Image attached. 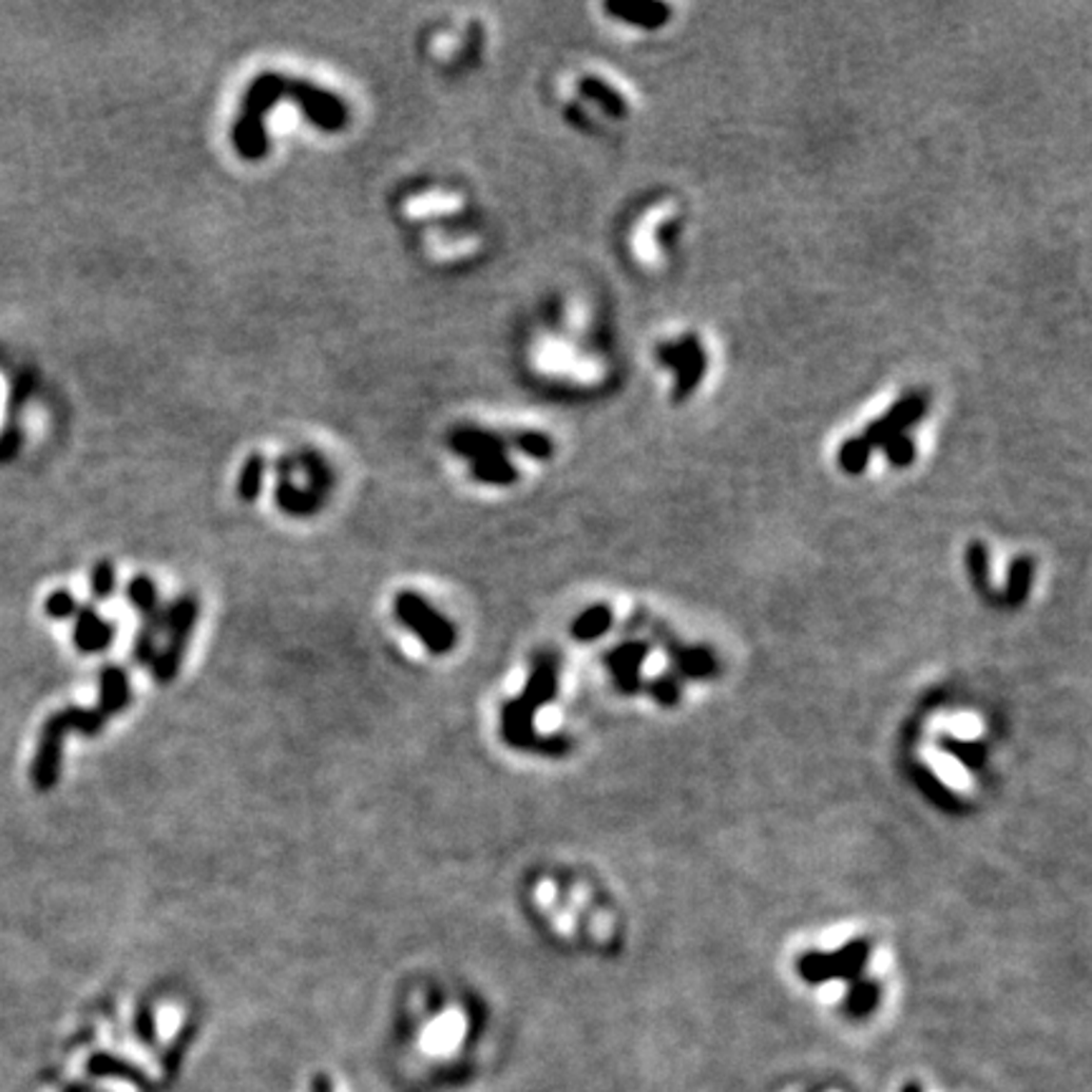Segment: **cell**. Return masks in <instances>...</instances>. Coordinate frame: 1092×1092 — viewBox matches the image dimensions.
Returning <instances> with one entry per match:
<instances>
[{
    "instance_id": "cell-1",
    "label": "cell",
    "mask_w": 1092,
    "mask_h": 1092,
    "mask_svg": "<svg viewBox=\"0 0 1092 1092\" xmlns=\"http://www.w3.org/2000/svg\"><path fill=\"white\" fill-rule=\"evenodd\" d=\"M286 79L289 76L276 72L258 74L243 94L241 114L233 124V147L243 159L255 162L268 155L266 117L279 101L286 99Z\"/></svg>"
},
{
    "instance_id": "cell-2",
    "label": "cell",
    "mask_w": 1092,
    "mask_h": 1092,
    "mask_svg": "<svg viewBox=\"0 0 1092 1092\" xmlns=\"http://www.w3.org/2000/svg\"><path fill=\"white\" fill-rule=\"evenodd\" d=\"M392 607H395V617H398L400 622L405 625V628L425 645L427 653L448 655L451 650L456 648V640H458L456 625H453L445 615H440L436 607L427 602L425 597H420L418 592H410V590L398 592Z\"/></svg>"
},
{
    "instance_id": "cell-3",
    "label": "cell",
    "mask_w": 1092,
    "mask_h": 1092,
    "mask_svg": "<svg viewBox=\"0 0 1092 1092\" xmlns=\"http://www.w3.org/2000/svg\"><path fill=\"white\" fill-rule=\"evenodd\" d=\"M197 612H200V607H197V599L193 595L177 597L168 607V622H165L168 645L152 660V675H155L157 683L175 681V675L180 673L185 650H188V643L193 637L197 622Z\"/></svg>"
},
{
    "instance_id": "cell-4",
    "label": "cell",
    "mask_w": 1092,
    "mask_h": 1092,
    "mask_svg": "<svg viewBox=\"0 0 1092 1092\" xmlns=\"http://www.w3.org/2000/svg\"><path fill=\"white\" fill-rule=\"evenodd\" d=\"M867 961H870V943L865 938H855V941L845 943L835 954L809 951V954H804L797 961V971H800L802 981L807 983H825L835 979L858 981Z\"/></svg>"
},
{
    "instance_id": "cell-5",
    "label": "cell",
    "mask_w": 1092,
    "mask_h": 1092,
    "mask_svg": "<svg viewBox=\"0 0 1092 1092\" xmlns=\"http://www.w3.org/2000/svg\"><path fill=\"white\" fill-rule=\"evenodd\" d=\"M536 711L523 704L521 698H511L501 706V739L516 751H534L541 756H567L572 741L564 736L541 739L534 728Z\"/></svg>"
},
{
    "instance_id": "cell-6",
    "label": "cell",
    "mask_w": 1092,
    "mask_h": 1092,
    "mask_svg": "<svg viewBox=\"0 0 1092 1092\" xmlns=\"http://www.w3.org/2000/svg\"><path fill=\"white\" fill-rule=\"evenodd\" d=\"M286 99L302 110V114L317 130L342 132L349 121L347 104L329 89L311 84L306 79H286Z\"/></svg>"
},
{
    "instance_id": "cell-7",
    "label": "cell",
    "mask_w": 1092,
    "mask_h": 1092,
    "mask_svg": "<svg viewBox=\"0 0 1092 1092\" xmlns=\"http://www.w3.org/2000/svg\"><path fill=\"white\" fill-rule=\"evenodd\" d=\"M925 407H928V398H925L923 392L905 395V398H900L883 418L873 420V423L865 427L862 440H865L870 448H883L887 440L903 436L905 427L916 425L925 415Z\"/></svg>"
},
{
    "instance_id": "cell-8",
    "label": "cell",
    "mask_w": 1092,
    "mask_h": 1092,
    "mask_svg": "<svg viewBox=\"0 0 1092 1092\" xmlns=\"http://www.w3.org/2000/svg\"><path fill=\"white\" fill-rule=\"evenodd\" d=\"M63 739H66V728L61 726V721L56 719V713H54V716H49V721L41 728V739H38L34 764H31V779H34V787L38 791H49L56 782H59Z\"/></svg>"
},
{
    "instance_id": "cell-9",
    "label": "cell",
    "mask_w": 1092,
    "mask_h": 1092,
    "mask_svg": "<svg viewBox=\"0 0 1092 1092\" xmlns=\"http://www.w3.org/2000/svg\"><path fill=\"white\" fill-rule=\"evenodd\" d=\"M648 653H650L648 643L630 640V643L615 645V648L605 655V666L610 668V675H612V681H615L619 693L632 695V693L640 691V686H643L640 668H643V660L648 657Z\"/></svg>"
},
{
    "instance_id": "cell-10",
    "label": "cell",
    "mask_w": 1092,
    "mask_h": 1092,
    "mask_svg": "<svg viewBox=\"0 0 1092 1092\" xmlns=\"http://www.w3.org/2000/svg\"><path fill=\"white\" fill-rule=\"evenodd\" d=\"M559 693V660L557 655L552 653H539L534 655L532 673H529L526 686H523V693L519 698L534 711H539L541 706L552 704Z\"/></svg>"
},
{
    "instance_id": "cell-11",
    "label": "cell",
    "mask_w": 1092,
    "mask_h": 1092,
    "mask_svg": "<svg viewBox=\"0 0 1092 1092\" xmlns=\"http://www.w3.org/2000/svg\"><path fill=\"white\" fill-rule=\"evenodd\" d=\"M114 640V625L99 617V612L92 605H84L76 612L74 625V645L79 653L94 655L104 653Z\"/></svg>"
},
{
    "instance_id": "cell-12",
    "label": "cell",
    "mask_w": 1092,
    "mask_h": 1092,
    "mask_svg": "<svg viewBox=\"0 0 1092 1092\" xmlns=\"http://www.w3.org/2000/svg\"><path fill=\"white\" fill-rule=\"evenodd\" d=\"M279 483H276V503L284 514L289 516H311L317 514L319 506H322V498L311 494L309 488H299L293 485L291 474H293V461L291 458H281L279 465Z\"/></svg>"
},
{
    "instance_id": "cell-13",
    "label": "cell",
    "mask_w": 1092,
    "mask_h": 1092,
    "mask_svg": "<svg viewBox=\"0 0 1092 1092\" xmlns=\"http://www.w3.org/2000/svg\"><path fill=\"white\" fill-rule=\"evenodd\" d=\"M451 448L458 453V456L471 458V463L483 461V458L503 456L506 453V438L498 436V433L483 430V427H458L451 436Z\"/></svg>"
},
{
    "instance_id": "cell-14",
    "label": "cell",
    "mask_w": 1092,
    "mask_h": 1092,
    "mask_svg": "<svg viewBox=\"0 0 1092 1092\" xmlns=\"http://www.w3.org/2000/svg\"><path fill=\"white\" fill-rule=\"evenodd\" d=\"M605 11L610 16L619 18V21L640 25V28H660V25L668 23L670 8L666 3H655V0H622V3H605Z\"/></svg>"
},
{
    "instance_id": "cell-15",
    "label": "cell",
    "mask_w": 1092,
    "mask_h": 1092,
    "mask_svg": "<svg viewBox=\"0 0 1092 1092\" xmlns=\"http://www.w3.org/2000/svg\"><path fill=\"white\" fill-rule=\"evenodd\" d=\"M132 701L130 675L119 666H107L99 673V708L107 716H117Z\"/></svg>"
},
{
    "instance_id": "cell-16",
    "label": "cell",
    "mask_w": 1092,
    "mask_h": 1092,
    "mask_svg": "<svg viewBox=\"0 0 1092 1092\" xmlns=\"http://www.w3.org/2000/svg\"><path fill=\"white\" fill-rule=\"evenodd\" d=\"M668 653L688 678H713L719 673L716 657L706 648H683V645L670 643Z\"/></svg>"
},
{
    "instance_id": "cell-17",
    "label": "cell",
    "mask_w": 1092,
    "mask_h": 1092,
    "mask_svg": "<svg viewBox=\"0 0 1092 1092\" xmlns=\"http://www.w3.org/2000/svg\"><path fill=\"white\" fill-rule=\"evenodd\" d=\"M579 94L590 101H595L599 110H605L610 117H625L628 114V101L622 99V94L617 89H612L607 81L599 79V76H582L579 79Z\"/></svg>"
},
{
    "instance_id": "cell-18",
    "label": "cell",
    "mask_w": 1092,
    "mask_h": 1092,
    "mask_svg": "<svg viewBox=\"0 0 1092 1092\" xmlns=\"http://www.w3.org/2000/svg\"><path fill=\"white\" fill-rule=\"evenodd\" d=\"M56 719L61 721V726L66 728V733L76 731V733H81V736H99V733L104 731L107 721H110V716H107L99 706H94V708L69 706V708H63V711H56Z\"/></svg>"
},
{
    "instance_id": "cell-19",
    "label": "cell",
    "mask_w": 1092,
    "mask_h": 1092,
    "mask_svg": "<svg viewBox=\"0 0 1092 1092\" xmlns=\"http://www.w3.org/2000/svg\"><path fill=\"white\" fill-rule=\"evenodd\" d=\"M612 607L610 605H592L582 615L572 622V637L579 643H592L602 637L612 628Z\"/></svg>"
},
{
    "instance_id": "cell-20",
    "label": "cell",
    "mask_w": 1092,
    "mask_h": 1092,
    "mask_svg": "<svg viewBox=\"0 0 1092 1092\" xmlns=\"http://www.w3.org/2000/svg\"><path fill=\"white\" fill-rule=\"evenodd\" d=\"M880 1004V983L873 979H858L849 986L845 1009L852 1019H865Z\"/></svg>"
},
{
    "instance_id": "cell-21",
    "label": "cell",
    "mask_w": 1092,
    "mask_h": 1092,
    "mask_svg": "<svg viewBox=\"0 0 1092 1092\" xmlns=\"http://www.w3.org/2000/svg\"><path fill=\"white\" fill-rule=\"evenodd\" d=\"M471 476L488 485H511L519 481V471H516V465L506 456L483 458V461L471 463Z\"/></svg>"
},
{
    "instance_id": "cell-22",
    "label": "cell",
    "mask_w": 1092,
    "mask_h": 1092,
    "mask_svg": "<svg viewBox=\"0 0 1092 1092\" xmlns=\"http://www.w3.org/2000/svg\"><path fill=\"white\" fill-rule=\"evenodd\" d=\"M1032 579H1034V561L1030 557L1014 559L1012 564H1009V574H1007V590H1004L1007 602L1009 605L1024 602L1027 595H1030V590H1032Z\"/></svg>"
},
{
    "instance_id": "cell-23",
    "label": "cell",
    "mask_w": 1092,
    "mask_h": 1092,
    "mask_svg": "<svg viewBox=\"0 0 1092 1092\" xmlns=\"http://www.w3.org/2000/svg\"><path fill=\"white\" fill-rule=\"evenodd\" d=\"M264 476H266V458L258 456V453L248 456L246 463L241 465L238 485H235L241 501L251 503L261 496V488H264Z\"/></svg>"
},
{
    "instance_id": "cell-24",
    "label": "cell",
    "mask_w": 1092,
    "mask_h": 1092,
    "mask_svg": "<svg viewBox=\"0 0 1092 1092\" xmlns=\"http://www.w3.org/2000/svg\"><path fill=\"white\" fill-rule=\"evenodd\" d=\"M506 445L534 458V461H547L554 456V440L539 430H514L506 438Z\"/></svg>"
},
{
    "instance_id": "cell-25",
    "label": "cell",
    "mask_w": 1092,
    "mask_h": 1092,
    "mask_svg": "<svg viewBox=\"0 0 1092 1092\" xmlns=\"http://www.w3.org/2000/svg\"><path fill=\"white\" fill-rule=\"evenodd\" d=\"M706 367H708V360H706L704 349L695 352L686 364H681V367L675 369V372H678V385H675L673 398L683 400V398H688V395H693V389L698 387L701 377L706 375Z\"/></svg>"
},
{
    "instance_id": "cell-26",
    "label": "cell",
    "mask_w": 1092,
    "mask_h": 1092,
    "mask_svg": "<svg viewBox=\"0 0 1092 1092\" xmlns=\"http://www.w3.org/2000/svg\"><path fill=\"white\" fill-rule=\"evenodd\" d=\"M870 451L873 448L865 443V440H862V436L845 440L838 453L840 468L849 476H860L862 471L867 468V461H870Z\"/></svg>"
},
{
    "instance_id": "cell-27",
    "label": "cell",
    "mask_w": 1092,
    "mask_h": 1092,
    "mask_svg": "<svg viewBox=\"0 0 1092 1092\" xmlns=\"http://www.w3.org/2000/svg\"><path fill=\"white\" fill-rule=\"evenodd\" d=\"M943 751L951 753L954 759H959L963 766H969L971 771H979L983 762H986V751H983L981 744H971V741H959V739H941Z\"/></svg>"
},
{
    "instance_id": "cell-28",
    "label": "cell",
    "mask_w": 1092,
    "mask_h": 1092,
    "mask_svg": "<svg viewBox=\"0 0 1092 1092\" xmlns=\"http://www.w3.org/2000/svg\"><path fill=\"white\" fill-rule=\"evenodd\" d=\"M127 597H130V602L137 607L139 612L145 615H150L155 607H159V599H157V585L152 582L147 574H139V577H134L130 585H127Z\"/></svg>"
},
{
    "instance_id": "cell-29",
    "label": "cell",
    "mask_w": 1092,
    "mask_h": 1092,
    "mask_svg": "<svg viewBox=\"0 0 1092 1092\" xmlns=\"http://www.w3.org/2000/svg\"><path fill=\"white\" fill-rule=\"evenodd\" d=\"M966 572L971 582L979 587L981 592L989 590V572H992V567H989V552L981 541H971L966 547Z\"/></svg>"
},
{
    "instance_id": "cell-30",
    "label": "cell",
    "mask_w": 1092,
    "mask_h": 1092,
    "mask_svg": "<svg viewBox=\"0 0 1092 1092\" xmlns=\"http://www.w3.org/2000/svg\"><path fill=\"white\" fill-rule=\"evenodd\" d=\"M918 782H921V787H923L925 794L931 797V802L938 804V807L946 809V812H961V802L956 800V797L951 794V791L943 787V784L938 782L934 774H928V771H921V774H918Z\"/></svg>"
},
{
    "instance_id": "cell-31",
    "label": "cell",
    "mask_w": 1092,
    "mask_h": 1092,
    "mask_svg": "<svg viewBox=\"0 0 1092 1092\" xmlns=\"http://www.w3.org/2000/svg\"><path fill=\"white\" fill-rule=\"evenodd\" d=\"M302 461H304L306 474H309V491H311V494H314V496L322 498L324 494H327L329 485H331L329 468H327V465H324L322 461H319V458L314 456V453H304Z\"/></svg>"
},
{
    "instance_id": "cell-32",
    "label": "cell",
    "mask_w": 1092,
    "mask_h": 1092,
    "mask_svg": "<svg viewBox=\"0 0 1092 1092\" xmlns=\"http://www.w3.org/2000/svg\"><path fill=\"white\" fill-rule=\"evenodd\" d=\"M883 451H885L887 461L896 465V468H905V465H911L913 461H916V443H913L908 436L890 438L883 445Z\"/></svg>"
},
{
    "instance_id": "cell-33",
    "label": "cell",
    "mask_w": 1092,
    "mask_h": 1092,
    "mask_svg": "<svg viewBox=\"0 0 1092 1092\" xmlns=\"http://www.w3.org/2000/svg\"><path fill=\"white\" fill-rule=\"evenodd\" d=\"M114 579H117V574H114L112 561L110 559L97 561V567H94V572H92L94 599H110L114 592Z\"/></svg>"
},
{
    "instance_id": "cell-34",
    "label": "cell",
    "mask_w": 1092,
    "mask_h": 1092,
    "mask_svg": "<svg viewBox=\"0 0 1092 1092\" xmlns=\"http://www.w3.org/2000/svg\"><path fill=\"white\" fill-rule=\"evenodd\" d=\"M648 693L653 695L657 704L675 706L681 701V683L675 675H660V678L648 683Z\"/></svg>"
},
{
    "instance_id": "cell-35",
    "label": "cell",
    "mask_w": 1092,
    "mask_h": 1092,
    "mask_svg": "<svg viewBox=\"0 0 1092 1092\" xmlns=\"http://www.w3.org/2000/svg\"><path fill=\"white\" fill-rule=\"evenodd\" d=\"M79 612V605H76V599L72 592L66 590H56L54 595H49L46 599V615L51 619H69L72 615H76Z\"/></svg>"
},
{
    "instance_id": "cell-36",
    "label": "cell",
    "mask_w": 1092,
    "mask_h": 1092,
    "mask_svg": "<svg viewBox=\"0 0 1092 1092\" xmlns=\"http://www.w3.org/2000/svg\"><path fill=\"white\" fill-rule=\"evenodd\" d=\"M137 1034L145 1045L155 1042V1014H152V1009L147 1004L139 1007L137 1012Z\"/></svg>"
},
{
    "instance_id": "cell-37",
    "label": "cell",
    "mask_w": 1092,
    "mask_h": 1092,
    "mask_svg": "<svg viewBox=\"0 0 1092 1092\" xmlns=\"http://www.w3.org/2000/svg\"><path fill=\"white\" fill-rule=\"evenodd\" d=\"M903 1092H921V1088H918V1085H916V1083H911V1085H905V1088H903Z\"/></svg>"
}]
</instances>
